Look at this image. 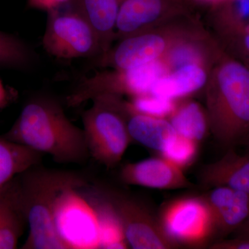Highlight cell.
Wrapping results in <instances>:
<instances>
[{
	"label": "cell",
	"instance_id": "5",
	"mask_svg": "<svg viewBox=\"0 0 249 249\" xmlns=\"http://www.w3.org/2000/svg\"><path fill=\"white\" fill-rule=\"evenodd\" d=\"M42 46L46 52L62 60H72L101 54L97 34L82 15L71 7L48 13Z\"/></svg>",
	"mask_w": 249,
	"mask_h": 249
},
{
	"label": "cell",
	"instance_id": "29",
	"mask_svg": "<svg viewBox=\"0 0 249 249\" xmlns=\"http://www.w3.org/2000/svg\"><path fill=\"white\" fill-rule=\"evenodd\" d=\"M241 144L245 145L246 147V152H249V134Z\"/></svg>",
	"mask_w": 249,
	"mask_h": 249
},
{
	"label": "cell",
	"instance_id": "12",
	"mask_svg": "<svg viewBox=\"0 0 249 249\" xmlns=\"http://www.w3.org/2000/svg\"><path fill=\"white\" fill-rule=\"evenodd\" d=\"M199 180L208 189L226 186L249 194V152L241 155L229 147L219 160L201 168Z\"/></svg>",
	"mask_w": 249,
	"mask_h": 249
},
{
	"label": "cell",
	"instance_id": "2",
	"mask_svg": "<svg viewBox=\"0 0 249 249\" xmlns=\"http://www.w3.org/2000/svg\"><path fill=\"white\" fill-rule=\"evenodd\" d=\"M37 166L19 175L29 229L22 249H71L55 222L58 198L67 190L88 183L76 173Z\"/></svg>",
	"mask_w": 249,
	"mask_h": 249
},
{
	"label": "cell",
	"instance_id": "28",
	"mask_svg": "<svg viewBox=\"0 0 249 249\" xmlns=\"http://www.w3.org/2000/svg\"><path fill=\"white\" fill-rule=\"evenodd\" d=\"M236 232H237V235L246 236V237H249V220Z\"/></svg>",
	"mask_w": 249,
	"mask_h": 249
},
{
	"label": "cell",
	"instance_id": "27",
	"mask_svg": "<svg viewBox=\"0 0 249 249\" xmlns=\"http://www.w3.org/2000/svg\"><path fill=\"white\" fill-rule=\"evenodd\" d=\"M9 93L0 79V109L6 107L10 101Z\"/></svg>",
	"mask_w": 249,
	"mask_h": 249
},
{
	"label": "cell",
	"instance_id": "13",
	"mask_svg": "<svg viewBox=\"0 0 249 249\" xmlns=\"http://www.w3.org/2000/svg\"><path fill=\"white\" fill-rule=\"evenodd\" d=\"M117 70V73H106L105 89L109 94L126 93L133 97L150 94L156 82L166 72L164 65L157 60L129 70Z\"/></svg>",
	"mask_w": 249,
	"mask_h": 249
},
{
	"label": "cell",
	"instance_id": "22",
	"mask_svg": "<svg viewBox=\"0 0 249 249\" xmlns=\"http://www.w3.org/2000/svg\"><path fill=\"white\" fill-rule=\"evenodd\" d=\"M199 142L178 136L160 156L183 170L194 163L199 152Z\"/></svg>",
	"mask_w": 249,
	"mask_h": 249
},
{
	"label": "cell",
	"instance_id": "3",
	"mask_svg": "<svg viewBox=\"0 0 249 249\" xmlns=\"http://www.w3.org/2000/svg\"><path fill=\"white\" fill-rule=\"evenodd\" d=\"M209 129L222 146L234 147L249 134V66L225 55L207 96Z\"/></svg>",
	"mask_w": 249,
	"mask_h": 249
},
{
	"label": "cell",
	"instance_id": "11",
	"mask_svg": "<svg viewBox=\"0 0 249 249\" xmlns=\"http://www.w3.org/2000/svg\"><path fill=\"white\" fill-rule=\"evenodd\" d=\"M19 175L0 188V249H17L28 226Z\"/></svg>",
	"mask_w": 249,
	"mask_h": 249
},
{
	"label": "cell",
	"instance_id": "7",
	"mask_svg": "<svg viewBox=\"0 0 249 249\" xmlns=\"http://www.w3.org/2000/svg\"><path fill=\"white\" fill-rule=\"evenodd\" d=\"M159 219L163 230L179 247H204L215 237V227L204 196H184L164 205Z\"/></svg>",
	"mask_w": 249,
	"mask_h": 249
},
{
	"label": "cell",
	"instance_id": "17",
	"mask_svg": "<svg viewBox=\"0 0 249 249\" xmlns=\"http://www.w3.org/2000/svg\"><path fill=\"white\" fill-rule=\"evenodd\" d=\"M206 81L207 75L204 69L198 64H190L161 77L154 85L150 94L174 101L201 89Z\"/></svg>",
	"mask_w": 249,
	"mask_h": 249
},
{
	"label": "cell",
	"instance_id": "4",
	"mask_svg": "<svg viewBox=\"0 0 249 249\" xmlns=\"http://www.w3.org/2000/svg\"><path fill=\"white\" fill-rule=\"evenodd\" d=\"M83 114V131L90 157L108 168L120 163L132 142L124 101L118 96L102 95Z\"/></svg>",
	"mask_w": 249,
	"mask_h": 249
},
{
	"label": "cell",
	"instance_id": "30",
	"mask_svg": "<svg viewBox=\"0 0 249 249\" xmlns=\"http://www.w3.org/2000/svg\"><path fill=\"white\" fill-rule=\"evenodd\" d=\"M121 2H122V1H124V0H121Z\"/></svg>",
	"mask_w": 249,
	"mask_h": 249
},
{
	"label": "cell",
	"instance_id": "23",
	"mask_svg": "<svg viewBox=\"0 0 249 249\" xmlns=\"http://www.w3.org/2000/svg\"><path fill=\"white\" fill-rule=\"evenodd\" d=\"M125 103L129 110L159 118L171 115L177 107L173 100L151 94L134 97L131 102Z\"/></svg>",
	"mask_w": 249,
	"mask_h": 249
},
{
	"label": "cell",
	"instance_id": "16",
	"mask_svg": "<svg viewBox=\"0 0 249 249\" xmlns=\"http://www.w3.org/2000/svg\"><path fill=\"white\" fill-rule=\"evenodd\" d=\"M71 7L91 24L97 34L101 55L110 49L121 0H71Z\"/></svg>",
	"mask_w": 249,
	"mask_h": 249
},
{
	"label": "cell",
	"instance_id": "20",
	"mask_svg": "<svg viewBox=\"0 0 249 249\" xmlns=\"http://www.w3.org/2000/svg\"><path fill=\"white\" fill-rule=\"evenodd\" d=\"M224 34L232 56L249 66V19L240 17L229 5L224 14Z\"/></svg>",
	"mask_w": 249,
	"mask_h": 249
},
{
	"label": "cell",
	"instance_id": "9",
	"mask_svg": "<svg viewBox=\"0 0 249 249\" xmlns=\"http://www.w3.org/2000/svg\"><path fill=\"white\" fill-rule=\"evenodd\" d=\"M204 198L209 205L215 227V237L225 238L249 219V194L226 186L209 188Z\"/></svg>",
	"mask_w": 249,
	"mask_h": 249
},
{
	"label": "cell",
	"instance_id": "15",
	"mask_svg": "<svg viewBox=\"0 0 249 249\" xmlns=\"http://www.w3.org/2000/svg\"><path fill=\"white\" fill-rule=\"evenodd\" d=\"M178 3V0H124L119 7L115 29L124 38L138 34Z\"/></svg>",
	"mask_w": 249,
	"mask_h": 249
},
{
	"label": "cell",
	"instance_id": "14",
	"mask_svg": "<svg viewBox=\"0 0 249 249\" xmlns=\"http://www.w3.org/2000/svg\"><path fill=\"white\" fill-rule=\"evenodd\" d=\"M127 127L131 139L161 153L178 137L170 121L129 110L124 102Z\"/></svg>",
	"mask_w": 249,
	"mask_h": 249
},
{
	"label": "cell",
	"instance_id": "21",
	"mask_svg": "<svg viewBox=\"0 0 249 249\" xmlns=\"http://www.w3.org/2000/svg\"><path fill=\"white\" fill-rule=\"evenodd\" d=\"M30 46L18 36L0 31V67L15 70H27L35 62Z\"/></svg>",
	"mask_w": 249,
	"mask_h": 249
},
{
	"label": "cell",
	"instance_id": "24",
	"mask_svg": "<svg viewBox=\"0 0 249 249\" xmlns=\"http://www.w3.org/2000/svg\"><path fill=\"white\" fill-rule=\"evenodd\" d=\"M199 60V52L190 45L178 46L171 52L170 56V63L177 69L190 64H197Z\"/></svg>",
	"mask_w": 249,
	"mask_h": 249
},
{
	"label": "cell",
	"instance_id": "1",
	"mask_svg": "<svg viewBox=\"0 0 249 249\" xmlns=\"http://www.w3.org/2000/svg\"><path fill=\"white\" fill-rule=\"evenodd\" d=\"M2 137L51 155L60 163L82 164L90 157L83 129L75 125L62 106L49 98L28 102Z\"/></svg>",
	"mask_w": 249,
	"mask_h": 249
},
{
	"label": "cell",
	"instance_id": "18",
	"mask_svg": "<svg viewBox=\"0 0 249 249\" xmlns=\"http://www.w3.org/2000/svg\"><path fill=\"white\" fill-rule=\"evenodd\" d=\"M43 155L0 136V188L38 165Z\"/></svg>",
	"mask_w": 249,
	"mask_h": 249
},
{
	"label": "cell",
	"instance_id": "19",
	"mask_svg": "<svg viewBox=\"0 0 249 249\" xmlns=\"http://www.w3.org/2000/svg\"><path fill=\"white\" fill-rule=\"evenodd\" d=\"M170 124L178 135L197 142L204 140L209 129V119L197 103L187 102L175 108Z\"/></svg>",
	"mask_w": 249,
	"mask_h": 249
},
{
	"label": "cell",
	"instance_id": "26",
	"mask_svg": "<svg viewBox=\"0 0 249 249\" xmlns=\"http://www.w3.org/2000/svg\"><path fill=\"white\" fill-rule=\"evenodd\" d=\"M71 0H27L29 9L41 10L47 13L60 9L64 5L71 2Z\"/></svg>",
	"mask_w": 249,
	"mask_h": 249
},
{
	"label": "cell",
	"instance_id": "10",
	"mask_svg": "<svg viewBox=\"0 0 249 249\" xmlns=\"http://www.w3.org/2000/svg\"><path fill=\"white\" fill-rule=\"evenodd\" d=\"M166 48L161 36L154 34H134L124 37L112 51L101 55L103 66L116 70L134 68L157 60Z\"/></svg>",
	"mask_w": 249,
	"mask_h": 249
},
{
	"label": "cell",
	"instance_id": "6",
	"mask_svg": "<svg viewBox=\"0 0 249 249\" xmlns=\"http://www.w3.org/2000/svg\"><path fill=\"white\" fill-rule=\"evenodd\" d=\"M120 222L127 246L134 249H168L178 246L163 230L159 217L137 199L99 189Z\"/></svg>",
	"mask_w": 249,
	"mask_h": 249
},
{
	"label": "cell",
	"instance_id": "25",
	"mask_svg": "<svg viewBox=\"0 0 249 249\" xmlns=\"http://www.w3.org/2000/svg\"><path fill=\"white\" fill-rule=\"evenodd\" d=\"M211 247L214 249H249V237L237 235L231 239H220Z\"/></svg>",
	"mask_w": 249,
	"mask_h": 249
},
{
	"label": "cell",
	"instance_id": "8",
	"mask_svg": "<svg viewBox=\"0 0 249 249\" xmlns=\"http://www.w3.org/2000/svg\"><path fill=\"white\" fill-rule=\"evenodd\" d=\"M120 178L125 184L153 189H181L193 186L183 170L161 156L127 163L121 168Z\"/></svg>",
	"mask_w": 249,
	"mask_h": 249
}]
</instances>
